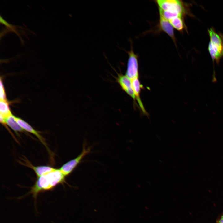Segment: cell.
<instances>
[{"instance_id": "obj_1", "label": "cell", "mask_w": 223, "mask_h": 223, "mask_svg": "<svg viewBox=\"0 0 223 223\" xmlns=\"http://www.w3.org/2000/svg\"><path fill=\"white\" fill-rule=\"evenodd\" d=\"M65 177L59 169H55L46 174L37 177L28 194H32L36 203L39 193L52 190L59 184L65 183Z\"/></svg>"}, {"instance_id": "obj_2", "label": "cell", "mask_w": 223, "mask_h": 223, "mask_svg": "<svg viewBox=\"0 0 223 223\" xmlns=\"http://www.w3.org/2000/svg\"><path fill=\"white\" fill-rule=\"evenodd\" d=\"M208 31L210 38L208 50L212 59L218 63L223 56V37L212 28Z\"/></svg>"}, {"instance_id": "obj_3", "label": "cell", "mask_w": 223, "mask_h": 223, "mask_svg": "<svg viewBox=\"0 0 223 223\" xmlns=\"http://www.w3.org/2000/svg\"><path fill=\"white\" fill-rule=\"evenodd\" d=\"M90 151L91 147H89L86 148L84 143L81 153L76 158L63 165L59 168L60 170L65 176L69 175L81 162L84 157L90 152Z\"/></svg>"}, {"instance_id": "obj_4", "label": "cell", "mask_w": 223, "mask_h": 223, "mask_svg": "<svg viewBox=\"0 0 223 223\" xmlns=\"http://www.w3.org/2000/svg\"><path fill=\"white\" fill-rule=\"evenodd\" d=\"M129 55L126 75L131 80L139 78L138 63V55L135 53L132 47L127 52Z\"/></svg>"}, {"instance_id": "obj_5", "label": "cell", "mask_w": 223, "mask_h": 223, "mask_svg": "<svg viewBox=\"0 0 223 223\" xmlns=\"http://www.w3.org/2000/svg\"><path fill=\"white\" fill-rule=\"evenodd\" d=\"M159 9L164 11L177 12L183 15L185 12L183 3L177 0H157L156 1Z\"/></svg>"}, {"instance_id": "obj_6", "label": "cell", "mask_w": 223, "mask_h": 223, "mask_svg": "<svg viewBox=\"0 0 223 223\" xmlns=\"http://www.w3.org/2000/svg\"><path fill=\"white\" fill-rule=\"evenodd\" d=\"M117 77L116 78L117 82L122 89L135 101L136 98L132 88L131 80L126 75L117 73Z\"/></svg>"}, {"instance_id": "obj_7", "label": "cell", "mask_w": 223, "mask_h": 223, "mask_svg": "<svg viewBox=\"0 0 223 223\" xmlns=\"http://www.w3.org/2000/svg\"><path fill=\"white\" fill-rule=\"evenodd\" d=\"M15 118L18 124L25 131L32 133L37 137L48 151L50 152L44 139L39 134V132L34 129L28 123L22 119L15 116Z\"/></svg>"}, {"instance_id": "obj_8", "label": "cell", "mask_w": 223, "mask_h": 223, "mask_svg": "<svg viewBox=\"0 0 223 223\" xmlns=\"http://www.w3.org/2000/svg\"><path fill=\"white\" fill-rule=\"evenodd\" d=\"M159 26L160 29L168 34L175 43L176 42L173 28L169 21L160 15Z\"/></svg>"}, {"instance_id": "obj_9", "label": "cell", "mask_w": 223, "mask_h": 223, "mask_svg": "<svg viewBox=\"0 0 223 223\" xmlns=\"http://www.w3.org/2000/svg\"><path fill=\"white\" fill-rule=\"evenodd\" d=\"M131 80L132 88L134 92L136 99L138 103L142 112L144 114L147 115V112L144 107L140 97L141 89L142 87V85L140 84L138 78H135Z\"/></svg>"}, {"instance_id": "obj_10", "label": "cell", "mask_w": 223, "mask_h": 223, "mask_svg": "<svg viewBox=\"0 0 223 223\" xmlns=\"http://www.w3.org/2000/svg\"><path fill=\"white\" fill-rule=\"evenodd\" d=\"M25 163L23 164L25 165L32 169L35 172L37 177L46 174L50 173L55 168L47 166H34L32 165L28 161L25 160Z\"/></svg>"}, {"instance_id": "obj_11", "label": "cell", "mask_w": 223, "mask_h": 223, "mask_svg": "<svg viewBox=\"0 0 223 223\" xmlns=\"http://www.w3.org/2000/svg\"><path fill=\"white\" fill-rule=\"evenodd\" d=\"M15 116L12 113L6 119V125L9 126L17 135L19 132H26L15 120Z\"/></svg>"}, {"instance_id": "obj_12", "label": "cell", "mask_w": 223, "mask_h": 223, "mask_svg": "<svg viewBox=\"0 0 223 223\" xmlns=\"http://www.w3.org/2000/svg\"><path fill=\"white\" fill-rule=\"evenodd\" d=\"M182 17H177L171 19L168 21L173 28L177 30L181 31L184 27Z\"/></svg>"}, {"instance_id": "obj_13", "label": "cell", "mask_w": 223, "mask_h": 223, "mask_svg": "<svg viewBox=\"0 0 223 223\" xmlns=\"http://www.w3.org/2000/svg\"><path fill=\"white\" fill-rule=\"evenodd\" d=\"M11 113L7 100L0 101V114L7 117Z\"/></svg>"}, {"instance_id": "obj_14", "label": "cell", "mask_w": 223, "mask_h": 223, "mask_svg": "<svg viewBox=\"0 0 223 223\" xmlns=\"http://www.w3.org/2000/svg\"><path fill=\"white\" fill-rule=\"evenodd\" d=\"M0 99L1 100H7L5 93V89L2 80L0 78Z\"/></svg>"}, {"instance_id": "obj_15", "label": "cell", "mask_w": 223, "mask_h": 223, "mask_svg": "<svg viewBox=\"0 0 223 223\" xmlns=\"http://www.w3.org/2000/svg\"><path fill=\"white\" fill-rule=\"evenodd\" d=\"M0 23L3 24H4L6 26L9 27H11L12 25L9 24L8 23L6 22L1 16L0 17Z\"/></svg>"}]
</instances>
